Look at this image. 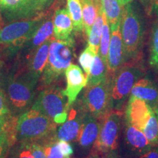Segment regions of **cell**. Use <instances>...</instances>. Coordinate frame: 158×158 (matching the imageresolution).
Here are the masks:
<instances>
[{"mask_svg":"<svg viewBox=\"0 0 158 158\" xmlns=\"http://www.w3.org/2000/svg\"><path fill=\"white\" fill-rule=\"evenodd\" d=\"M124 118L141 131L153 146L158 145V117L149 103L130 95Z\"/></svg>","mask_w":158,"mask_h":158,"instance_id":"6","label":"cell"},{"mask_svg":"<svg viewBox=\"0 0 158 158\" xmlns=\"http://www.w3.org/2000/svg\"><path fill=\"white\" fill-rule=\"evenodd\" d=\"M56 0H0V14L8 22L43 16Z\"/></svg>","mask_w":158,"mask_h":158,"instance_id":"9","label":"cell"},{"mask_svg":"<svg viewBox=\"0 0 158 158\" xmlns=\"http://www.w3.org/2000/svg\"><path fill=\"white\" fill-rule=\"evenodd\" d=\"M9 151V158H46L43 146L37 142H17Z\"/></svg>","mask_w":158,"mask_h":158,"instance_id":"19","label":"cell"},{"mask_svg":"<svg viewBox=\"0 0 158 158\" xmlns=\"http://www.w3.org/2000/svg\"><path fill=\"white\" fill-rule=\"evenodd\" d=\"M93 2L95 3V5L98 6V7H101V5H100V0H93Z\"/></svg>","mask_w":158,"mask_h":158,"instance_id":"40","label":"cell"},{"mask_svg":"<svg viewBox=\"0 0 158 158\" xmlns=\"http://www.w3.org/2000/svg\"><path fill=\"white\" fill-rule=\"evenodd\" d=\"M100 120L88 112L84 118L76 142L83 149H90L93 147L100 131Z\"/></svg>","mask_w":158,"mask_h":158,"instance_id":"16","label":"cell"},{"mask_svg":"<svg viewBox=\"0 0 158 158\" xmlns=\"http://www.w3.org/2000/svg\"><path fill=\"white\" fill-rule=\"evenodd\" d=\"M108 74L107 64L105 63L98 54L94 56L93 63L87 76L86 87H92L100 84Z\"/></svg>","mask_w":158,"mask_h":158,"instance_id":"22","label":"cell"},{"mask_svg":"<svg viewBox=\"0 0 158 158\" xmlns=\"http://www.w3.org/2000/svg\"><path fill=\"white\" fill-rule=\"evenodd\" d=\"M96 54H97L93 49L91 48L89 46L86 47V48L82 51L81 54H80V56H79L78 59L79 63H80L81 66L83 70L84 71L86 76H87L89 73L90 68L91 67H92L94 56H95Z\"/></svg>","mask_w":158,"mask_h":158,"instance_id":"30","label":"cell"},{"mask_svg":"<svg viewBox=\"0 0 158 158\" xmlns=\"http://www.w3.org/2000/svg\"><path fill=\"white\" fill-rule=\"evenodd\" d=\"M74 39L58 40L53 39L49 47L48 58L39 79V89L55 84L72 64L74 56Z\"/></svg>","mask_w":158,"mask_h":158,"instance_id":"4","label":"cell"},{"mask_svg":"<svg viewBox=\"0 0 158 158\" xmlns=\"http://www.w3.org/2000/svg\"><path fill=\"white\" fill-rule=\"evenodd\" d=\"M110 31L111 35L108 49L107 68L108 73H114L122 68L126 62L124 45L120 30V23L113 28H110Z\"/></svg>","mask_w":158,"mask_h":158,"instance_id":"15","label":"cell"},{"mask_svg":"<svg viewBox=\"0 0 158 158\" xmlns=\"http://www.w3.org/2000/svg\"><path fill=\"white\" fill-rule=\"evenodd\" d=\"M100 5L109 23L110 28H113L120 23L123 7L118 0H100Z\"/></svg>","mask_w":158,"mask_h":158,"instance_id":"23","label":"cell"},{"mask_svg":"<svg viewBox=\"0 0 158 158\" xmlns=\"http://www.w3.org/2000/svg\"><path fill=\"white\" fill-rule=\"evenodd\" d=\"M141 2L143 4V5H149V2L151 1H152H152H153V0H141Z\"/></svg>","mask_w":158,"mask_h":158,"instance_id":"39","label":"cell"},{"mask_svg":"<svg viewBox=\"0 0 158 158\" xmlns=\"http://www.w3.org/2000/svg\"><path fill=\"white\" fill-rule=\"evenodd\" d=\"M39 80L27 70L7 76L0 84L8 102L12 115H20L31 108Z\"/></svg>","mask_w":158,"mask_h":158,"instance_id":"2","label":"cell"},{"mask_svg":"<svg viewBox=\"0 0 158 158\" xmlns=\"http://www.w3.org/2000/svg\"><path fill=\"white\" fill-rule=\"evenodd\" d=\"M130 94L144 100L155 109L158 102V86L150 78L143 77L135 82Z\"/></svg>","mask_w":158,"mask_h":158,"instance_id":"17","label":"cell"},{"mask_svg":"<svg viewBox=\"0 0 158 158\" xmlns=\"http://www.w3.org/2000/svg\"><path fill=\"white\" fill-rule=\"evenodd\" d=\"M150 66L158 71V19L152 28L149 39V59Z\"/></svg>","mask_w":158,"mask_h":158,"instance_id":"27","label":"cell"},{"mask_svg":"<svg viewBox=\"0 0 158 158\" xmlns=\"http://www.w3.org/2000/svg\"><path fill=\"white\" fill-rule=\"evenodd\" d=\"M82 6V18L84 31L86 36L88 37L92 25L98 17L100 7L95 5L93 0H81Z\"/></svg>","mask_w":158,"mask_h":158,"instance_id":"24","label":"cell"},{"mask_svg":"<svg viewBox=\"0 0 158 158\" xmlns=\"http://www.w3.org/2000/svg\"><path fill=\"white\" fill-rule=\"evenodd\" d=\"M54 19H48L44 20L43 22L41 23L40 27L37 29L36 33L29 43V51H35L37 48L40 46L43 43L48 40L52 38V35L54 34Z\"/></svg>","mask_w":158,"mask_h":158,"instance_id":"21","label":"cell"},{"mask_svg":"<svg viewBox=\"0 0 158 158\" xmlns=\"http://www.w3.org/2000/svg\"><path fill=\"white\" fill-rule=\"evenodd\" d=\"M138 158H158V145L152 148L147 152L144 153Z\"/></svg>","mask_w":158,"mask_h":158,"instance_id":"34","label":"cell"},{"mask_svg":"<svg viewBox=\"0 0 158 158\" xmlns=\"http://www.w3.org/2000/svg\"><path fill=\"white\" fill-rule=\"evenodd\" d=\"M124 114L123 110H111L100 120V131L91 151L102 158L118 154Z\"/></svg>","mask_w":158,"mask_h":158,"instance_id":"5","label":"cell"},{"mask_svg":"<svg viewBox=\"0 0 158 158\" xmlns=\"http://www.w3.org/2000/svg\"><path fill=\"white\" fill-rule=\"evenodd\" d=\"M57 144H58V147L62 151V152L67 157H70L71 155L73 154V149L72 145L69 142L58 140Z\"/></svg>","mask_w":158,"mask_h":158,"instance_id":"33","label":"cell"},{"mask_svg":"<svg viewBox=\"0 0 158 158\" xmlns=\"http://www.w3.org/2000/svg\"><path fill=\"white\" fill-rule=\"evenodd\" d=\"M67 6L72 19L75 32H82L84 30V25H83L82 6L81 0H67Z\"/></svg>","mask_w":158,"mask_h":158,"instance_id":"26","label":"cell"},{"mask_svg":"<svg viewBox=\"0 0 158 158\" xmlns=\"http://www.w3.org/2000/svg\"><path fill=\"white\" fill-rule=\"evenodd\" d=\"M110 35H111V31H110V25L106 19V15L104 13V23L102 27V31L101 38H100V45H99L98 55L101 57L102 61L107 64L108 49H109Z\"/></svg>","mask_w":158,"mask_h":158,"instance_id":"28","label":"cell"},{"mask_svg":"<svg viewBox=\"0 0 158 158\" xmlns=\"http://www.w3.org/2000/svg\"><path fill=\"white\" fill-rule=\"evenodd\" d=\"M144 76V71L137 62L125 63L112 73L110 86L111 110H123L135 82Z\"/></svg>","mask_w":158,"mask_h":158,"instance_id":"7","label":"cell"},{"mask_svg":"<svg viewBox=\"0 0 158 158\" xmlns=\"http://www.w3.org/2000/svg\"><path fill=\"white\" fill-rule=\"evenodd\" d=\"M124 143L127 155L133 158H138L154 147L143 132L134 127L124 118Z\"/></svg>","mask_w":158,"mask_h":158,"instance_id":"13","label":"cell"},{"mask_svg":"<svg viewBox=\"0 0 158 158\" xmlns=\"http://www.w3.org/2000/svg\"><path fill=\"white\" fill-rule=\"evenodd\" d=\"M152 12L158 16V0H153L152 1Z\"/></svg>","mask_w":158,"mask_h":158,"instance_id":"35","label":"cell"},{"mask_svg":"<svg viewBox=\"0 0 158 158\" xmlns=\"http://www.w3.org/2000/svg\"><path fill=\"white\" fill-rule=\"evenodd\" d=\"M120 30L125 62H138L141 58L144 40V21L136 2L128 3L122 10Z\"/></svg>","mask_w":158,"mask_h":158,"instance_id":"1","label":"cell"},{"mask_svg":"<svg viewBox=\"0 0 158 158\" xmlns=\"http://www.w3.org/2000/svg\"><path fill=\"white\" fill-rule=\"evenodd\" d=\"M118 2H119L120 5H121L122 7H124V5H127L128 3L133 2V0H118Z\"/></svg>","mask_w":158,"mask_h":158,"instance_id":"38","label":"cell"},{"mask_svg":"<svg viewBox=\"0 0 158 158\" xmlns=\"http://www.w3.org/2000/svg\"><path fill=\"white\" fill-rule=\"evenodd\" d=\"M154 110H155V113H156V114H157V117H158V102H157V106H156V108Z\"/></svg>","mask_w":158,"mask_h":158,"instance_id":"43","label":"cell"},{"mask_svg":"<svg viewBox=\"0 0 158 158\" xmlns=\"http://www.w3.org/2000/svg\"><path fill=\"white\" fill-rule=\"evenodd\" d=\"M53 39H54V37L45 41L35 51V54L29 64V68L27 70L37 80L40 78L45 68L48 58L49 47Z\"/></svg>","mask_w":158,"mask_h":158,"instance_id":"20","label":"cell"},{"mask_svg":"<svg viewBox=\"0 0 158 158\" xmlns=\"http://www.w3.org/2000/svg\"><path fill=\"white\" fill-rule=\"evenodd\" d=\"M55 122L38 110L30 108L18 116L15 141H34L42 144L56 138Z\"/></svg>","mask_w":158,"mask_h":158,"instance_id":"3","label":"cell"},{"mask_svg":"<svg viewBox=\"0 0 158 158\" xmlns=\"http://www.w3.org/2000/svg\"><path fill=\"white\" fill-rule=\"evenodd\" d=\"M87 158H102V157H100V156L99 155H98L97 153L94 152H92V151H91V152H90L89 155Z\"/></svg>","mask_w":158,"mask_h":158,"instance_id":"37","label":"cell"},{"mask_svg":"<svg viewBox=\"0 0 158 158\" xmlns=\"http://www.w3.org/2000/svg\"><path fill=\"white\" fill-rule=\"evenodd\" d=\"M10 150V146L7 133L0 134V158H6Z\"/></svg>","mask_w":158,"mask_h":158,"instance_id":"32","label":"cell"},{"mask_svg":"<svg viewBox=\"0 0 158 158\" xmlns=\"http://www.w3.org/2000/svg\"><path fill=\"white\" fill-rule=\"evenodd\" d=\"M12 116L5 92L0 86V122H7Z\"/></svg>","mask_w":158,"mask_h":158,"instance_id":"31","label":"cell"},{"mask_svg":"<svg viewBox=\"0 0 158 158\" xmlns=\"http://www.w3.org/2000/svg\"><path fill=\"white\" fill-rule=\"evenodd\" d=\"M111 78L112 73L108 72L106 78L100 84L92 87H86L80 100L86 111L99 120L111 110Z\"/></svg>","mask_w":158,"mask_h":158,"instance_id":"10","label":"cell"},{"mask_svg":"<svg viewBox=\"0 0 158 158\" xmlns=\"http://www.w3.org/2000/svg\"><path fill=\"white\" fill-rule=\"evenodd\" d=\"M2 16H1V14H0V30L2 29Z\"/></svg>","mask_w":158,"mask_h":158,"instance_id":"42","label":"cell"},{"mask_svg":"<svg viewBox=\"0 0 158 158\" xmlns=\"http://www.w3.org/2000/svg\"><path fill=\"white\" fill-rule=\"evenodd\" d=\"M70 107L63 90L55 84L42 89L31 106L56 124H62L66 121Z\"/></svg>","mask_w":158,"mask_h":158,"instance_id":"8","label":"cell"},{"mask_svg":"<svg viewBox=\"0 0 158 158\" xmlns=\"http://www.w3.org/2000/svg\"><path fill=\"white\" fill-rule=\"evenodd\" d=\"M86 111L81 100L71 105L66 121L56 130V138L59 141L73 142L78 139Z\"/></svg>","mask_w":158,"mask_h":158,"instance_id":"12","label":"cell"},{"mask_svg":"<svg viewBox=\"0 0 158 158\" xmlns=\"http://www.w3.org/2000/svg\"><path fill=\"white\" fill-rule=\"evenodd\" d=\"M104 23V13L100 7L98 17L92 25L90 33L88 36V46L92 48L98 54L99 45H100V38H101L102 27Z\"/></svg>","mask_w":158,"mask_h":158,"instance_id":"25","label":"cell"},{"mask_svg":"<svg viewBox=\"0 0 158 158\" xmlns=\"http://www.w3.org/2000/svg\"><path fill=\"white\" fill-rule=\"evenodd\" d=\"M9 120H7V122H0V134L5 133V132H6V130H7V125H8Z\"/></svg>","mask_w":158,"mask_h":158,"instance_id":"36","label":"cell"},{"mask_svg":"<svg viewBox=\"0 0 158 158\" xmlns=\"http://www.w3.org/2000/svg\"><path fill=\"white\" fill-rule=\"evenodd\" d=\"M53 21L55 39L64 41L73 38L72 36L73 25L68 9H57L55 12Z\"/></svg>","mask_w":158,"mask_h":158,"instance_id":"18","label":"cell"},{"mask_svg":"<svg viewBox=\"0 0 158 158\" xmlns=\"http://www.w3.org/2000/svg\"><path fill=\"white\" fill-rule=\"evenodd\" d=\"M106 158H120V157H119V156L118 155V154H116V155H110V156H108V157H106Z\"/></svg>","mask_w":158,"mask_h":158,"instance_id":"41","label":"cell"},{"mask_svg":"<svg viewBox=\"0 0 158 158\" xmlns=\"http://www.w3.org/2000/svg\"><path fill=\"white\" fill-rule=\"evenodd\" d=\"M43 16L32 19L13 21L0 30V44L20 46L32 38L40 26L43 22Z\"/></svg>","mask_w":158,"mask_h":158,"instance_id":"11","label":"cell"},{"mask_svg":"<svg viewBox=\"0 0 158 158\" xmlns=\"http://www.w3.org/2000/svg\"><path fill=\"white\" fill-rule=\"evenodd\" d=\"M57 138H53L41 144L43 146L46 158H70L62 152L57 144Z\"/></svg>","mask_w":158,"mask_h":158,"instance_id":"29","label":"cell"},{"mask_svg":"<svg viewBox=\"0 0 158 158\" xmlns=\"http://www.w3.org/2000/svg\"><path fill=\"white\" fill-rule=\"evenodd\" d=\"M67 86L63 90L64 95L68 98L69 106L76 101L79 93L87 84V76L84 73L81 68L77 64H71L65 70Z\"/></svg>","mask_w":158,"mask_h":158,"instance_id":"14","label":"cell"}]
</instances>
